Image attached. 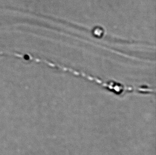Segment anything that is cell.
<instances>
[{
  "label": "cell",
  "instance_id": "cell-1",
  "mask_svg": "<svg viewBox=\"0 0 156 155\" xmlns=\"http://www.w3.org/2000/svg\"><path fill=\"white\" fill-rule=\"evenodd\" d=\"M45 62L47 63L48 64H49L52 67L58 68L59 69L63 70L65 71L70 72L75 76H80V77L87 79L90 81L98 84H99L100 86H101L104 88L107 89L108 90H110V91L114 92L115 94L118 95H122L127 92H141L142 91L141 87H131V86H126L125 85H122V84L116 83L115 82H107L104 81L102 80L98 79L97 78L93 77L92 76H89L83 72L77 71L74 70L69 67H64L63 65L62 66V65H59L58 64L51 63V62H49L47 61H45Z\"/></svg>",
  "mask_w": 156,
  "mask_h": 155
}]
</instances>
